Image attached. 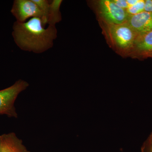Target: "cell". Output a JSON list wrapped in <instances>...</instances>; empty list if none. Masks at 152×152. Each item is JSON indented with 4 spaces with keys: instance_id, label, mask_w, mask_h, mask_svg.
<instances>
[{
    "instance_id": "cell-14",
    "label": "cell",
    "mask_w": 152,
    "mask_h": 152,
    "mask_svg": "<svg viewBox=\"0 0 152 152\" xmlns=\"http://www.w3.org/2000/svg\"><path fill=\"white\" fill-rule=\"evenodd\" d=\"M145 11L152 12V0H145Z\"/></svg>"
},
{
    "instance_id": "cell-12",
    "label": "cell",
    "mask_w": 152,
    "mask_h": 152,
    "mask_svg": "<svg viewBox=\"0 0 152 152\" xmlns=\"http://www.w3.org/2000/svg\"><path fill=\"white\" fill-rule=\"evenodd\" d=\"M118 7L126 10L129 7L127 0H113Z\"/></svg>"
},
{
    "instance_id": "cell-4",
    "label": "cell",
    "mask_w": 152,
    "mask_h": 152,
    "mask_svg": "<svg viewBox=\"0 0 152 152\" xmlns=\"http://www.w3.org/2000/svg\"><path fill=\"white\" fill-rule=\"evenodd\" d=\"M96 9L101 21L110 24H120L126 23L129 15L126 10L121 8L113 0L97 1Z\"/></svg>"
},
{
    "instance_id": "cell-16",
    "label": "cell",
    "mask_w": 152,
    "mask_h": 152,
    "mask_svg": "<svg viewBox=\"0 0 152 152\" xmlns=\"http://www.w3.org/2000/svg\"><path fill=\"white\" fill-rule=\"evenodd\" d=\"M142 58H152V53H148L145 54L143 56Z\"/></svg>"
},
{
    "instance_id": "cell-9",
    "label": "cell",
    "mask_w": 152,
    "mask_h": 152,
    "mask_svg": "<svg viewBox=\"0 0 152 152\" xmlns=\"http://www.w3.org/2000/svg\"><path fill=\"white\" fill-rule=\"evenodd\" d=\"M62 2V0L51 1L48 20V24L49 26H56L57 23L61 21L60 7Z\"/></svg>"
},
{
    "instance_id": "cell-17",
    "label": "cell",
    "mask_w": 152,
    "mask_h": 152,
    "mask_svg": "<svg viewBox=\"0 0 152 152\" xmlns=\"http://www.w3.org/2000/svg\"><path fill=\"white\" fill-rule=\"evenodd\" d=\"M147 140L148 141L150 144H151L152 145V131L149 137L147 139Z\"/></svg>"
},
{
    "instance_id": "cell-11",
    "label": "cell",
    "mask_w": 152,
    "mask_h": 152,
    "mask_svg": "<svg viewBox=\"0 0 152 152\" xmlns=\"http://www.w3.org/2000/svg\"><path fill=\"white\" fill-rule=\"evenodd\" d=\"M145 0H139L134 5L130 6L126 10L129 15H133L145 11Z\"/></svg>"
},
{
    "instance_id": "cell-10",
    "label": "cell",
    "mask_w": 152,
    "mask_h": 152,
    "mask_svg": "<svg viewBox=\"0 0 152 152\" xmlns=\"http://www.w3.org/2000/svg\"><path fill=\"white\" fill-rule=\"evenodd\" d=\"M40 10L42 15L43 23L45 26L48 24V18L50 10V1L48 0H33Z\"/></svg>"
},
{
    "instance_id": "cell-3",
    "label": "cell",
    "mask_w": 152,
    "mask_h": 152,
    "mask_svg": "<svg viewBox=\"0 0 152 152\" xmlns=\"http://www.w3.org/2000/svg\"><path fill=\"white\" fill-rule=\"evenodd\" d=\"M29 84L27 82L20 79L13 85L0 90V115L10 118H18L15 102L20 93L26 89Z\"/></svg>"
},
{
    "instance_id": "cell-7",
    "label": "cell",
    "mask_w": 152,
    "mask_h": 152,
    "mask_svg": "<svg viewBox=\"0 0 152 152\" xmlns=\"http://www.w3.org/2000/svg\"><path fill=\"white\" fill-rule=\"evenodd\" d=\"M1 135L2 142L0 152H30L15 133Z\"/></svg>"
},
{
    "instance_id": "cell-15",
    "label": "cell",
    "mask_w": 152,
    "mask_h": 152,
    "mask_svg": "<svg viewBox=\"0 0 152 152\" xmlns=\"http://www.w3.org/2000/svg\"><path fill=\"white\" fill-rule=\"evenodd\" d=\"M139 0H127L128 4H129V7L130 6L134 5L136 3L138 2Z\"/></svg>"
},
{
    "instance_id": "cell-1",
    "label": "cell",
    "mask_w": 152,
    "mask_h": 152,
    "mask_svg": "<svg viewBox=\"0 0 152 152\" xmlns=\"http://www.w3.org/2000/svg\"><path fill=\"white\" fill-rule=\"evenodd\" d=\"M57 33L56 26L45 28L42 19L33 18L25 23L15 22L12 35L21 50L39 54L51 48Z\"/></svg>"
},
{
    "instance_id": "cell-5",
    "label": "cell",
    "mask_w": 152,
    "mask_h": 152,
    "mask_svg": "<svg viewBox=\"0 0 152 152\" xmlns=\"http://www.w3.org/2000/svg\"><path fill=\"white\" fill-rule=\"evenodd\" d=\"M11 12L19 23H25L33 18L42 20L40 10L33 0H15Z\"/></svg>"
},
{
    "instance_id": "cell-18",
    "label": "cell",
    "mask_w": 152,
    "mask_h": 152,
    "mask_svg": "<svg viewBox=\"0 0 152 152\" xmlns=\"http://www.w3.org/2000/svg\"><path fill=\"white\" fill-rule=\"evenodd\" d=\"M2 142V135H1L0 136V151L1 148Z\"/></svg>"
},
{
    "instance_id": "cell-13",
    "label": "cell",
    "mask_w": 152,
    "mask_h": 152,
    "mask_svg": "<svg viewBox=\"0 0 152 152\" xmlns=\"http://www.w3.org/2000/svg\"><path fill=\"white\" fill-rule=\"evenodd\" d=\"M142 152H152V145L147 140L142 147Z\"/></svg>"
},
{
    "instance_id": "cell-2",
    "label": "cell",
    "mask_w": 152,
    "mask_h": 152,
    "mask_svg": "<svg viewBox=\"0 0 152 152\" xmlns=\"http://www.w3.org/2000/svg\"><path fill=\"white\" fill-rule=\"evenodd\" d=\"M109 44L122 55H132L138 34L127 22L120 24L107 23L101 21Z\"/></svg>"
},
{
    "instance_id": "cell-6",
    "label": "cell",
    "mask_w": 152,
    "mask_h": 152,
    "mask_svg": "<svg viewBox=\"0 0 152 152\" xmlns=\"http://www.w3.org/2000/svg\"><path fill=\"white\" fill-rule=\"evenodd\" d=\"M127 23L138 34L152 31V12H144L129 16Z\"/></svg>"
},
{
    "instance_id": "cell-8",
    "label": "cell",
    "mask_w": 152,
    "mask_h": 152,
    "mask_svg": "<svg viewBox=\"0 0 152 152\" xmlns=\"http://www.w3.org/2000/svg\"><path fill=\"white\" fill-rule=\"evenodd\" d=\"M150 53H152V31L138 35L132 54L142 58L144 55Z\"/></svg>"
}]
</instances>
